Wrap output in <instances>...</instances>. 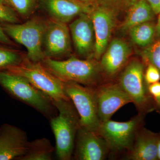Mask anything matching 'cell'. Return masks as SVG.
I'll list each match as a JSON object with an SVG mask.
<instances>
[{
	"instance_id": "cell-1",
	"label": "cell",
	"mask_w": 160,
	"mask_h": 160,
	"mask_svg": "<svg viewBox=\"0 0 160 160\" xmlns=\"http://www.w3.org/2000/svg\"><path fill=\"white\" fill-rule=\"evenodd\" d=\"M57 115L50 119V126L56 142V154L58 159H71L80 127V117L70 100L52 102Z\"/></svg>"
},
{
	"instance_id": "cell-2",
	"label": "cell",
	"mask_w": 160,
	"mask_h": 160,
	"mask_svg": "<svg viewBox=\"0 0 160 160\" xmlns=\"http://www.w3.org/2000/svg\"><path fill=\"white\" fill-rule=\"evenodd\" d=\"M42 63L63 82H74L90 88L103 83L99 62L94 58L81 59L71 57L67 60L59 61L46 58Z\"/></svg>"
},
{
	"instance_id": "cell-3",
	"label": "cell",
	"mask_w": 160,
	"mask_h": 160,
	"mask_svg": "<svg viewBox=\"0 0 160 160\" xmlns=\"http://www.w3.org/2000/svg\"><path fill=\"white\" fill-rule=\"evenodd\" d=\"M0 86L13 97L46 117L51 119L57 115L55 112H58L57 109L50 98L22 76L0 70Z\"/></svg>"
},
{
	"instance_id": "cell-4",
	"label": "cell",
	"mask_w": 160,
	"mask_h": 160,
	"mask_svg": "<svg viewBox=\"0 0 160 160\" xmlns=\"http://www.w3.org/2000/svg\"><path fill=\"white\" fill-rule=\"evenodd\" d=\"M144 66L139 60L129 61L120 73L117 82L131 99L138 113L146 115L156 110V108L145 82Z\"/></svg>"
},
{
	"instance_id": "cell-5",
	"label": "cell",
	"mask_w": 160,
	"mask_h": 160,
	"mask_svg": "<svg viewBox=\"0 0 160 160\" xmlns=\"http://www.w3.org/2000/svg\"><path fill=\"white\" fill-rule=\"evenodd\" d=\"M25 78L35 88L50 98L52 102L70 100L64 91V82L51 73L41 62H32L23 58L18 66L5 70Z\"/></svg>"
},
{
	"instance_id": "cell-6",
	"label": "cell",
	"mask_w": 160,
	"mask_h": 160,
	"mask_svg": "<svg viewBox=\"0 0 160 160\" xmlns=\"http://www.w3.org/2000/svg\"><path fill=\"white\" fill-rule=\"evenodd\" d=\"M145 116L138 113L126 122L110 119L101 122L98 133L106 141L110 153L116 154L129 151L138 131L144 126Z\"/></svg>"
},
{
	"instance_id": "cell-7",
	"label": "cell",
	"mask_w": 160,
	"mask_h": 160,
	"mask_svg": "<svg viewBox=\"0 0 160 160\" xmlns=\"http://www.w3.org/2000/svg\"><path fill=\"white\" fill-rule=\"evenodd\" d=\"M47 22L34 18L23 24H6L3 26L7 35L26 47L27 58L32 62H41L45 58L43 43Z\"/></svg>"
},
{
	"instance_id": "cell-8",
	"label": "cell",
	"mask_w": 160,
	"mask_h": 160,
	"mask_svg": "<svg viewBox=\"0 0 160 160\" xmlns=\"http://www.w3.org/2000/svg\"><path fill=\"white\" fill-rule=\"evenodd\" d=\"M65 93L80 117V127L98 132L101 122L93 88L72 82H63Z\"/></svg>"
},
{
	"instance_id": "cell-9",
	"label": "cell",
	"mask_w": 160,
	"mask_h": 160,
	"mask_svg": "<svg viewBox=\"0 0 160 160\" xmlns=\"http://www.w3.org/2000/svg\"><path fill=\"white\" fill-rule=\"evenodd\" d=\"M93 89L101 122L110 119L120 108L132 102L117 82H103Z\"/></svg>"
},
{
	"instance_id": "cell-10",
	"label": "cell",
	"mask_w": 160,
	"mask_h": 160,
	"mask_svg": "<svg viewBox=\"0 0 160 160\" xmlns=\"http://www.w3.org/2000/svg\"><path fill=\"white\" fill-rule=\"evenodd\" d=\"M43 48L45 58L54 59L70 53L71 37L66 23L53 19L47 22Z\"/></svg>"
},
{
	"instance_id": "cell-11",
	"label": "cell",
	"mask_w": 160,
	"mask_h": 160,
	"mask_svg": "<svg viewBox=\"0 0 160 160\" xmlns=\"http://www.w3.org/2000/svg\"><path fill=\"white\" fill-rule=\"evenodd\" d=\"M76 52L83 59L93 58L95 36L90 13L80 15L69 25Z\"/></svg>"
},
{
	"instance_id": "cell-12",
	"label": "cell",
	"mask_w": 160,
	"mask_h": 160,
	"mask_svg": "<svg viewBox=\"0 0 160 160\" xmlns=\"http://www.w3.org/2000/svg\"><path fill=\"white\" fill-rule=\"evenodd\" d=\"M110 153L106 141L98 132L79 127L73 152L75 159L104 160Z\"/></svg>"
},
{
	"instance_id": "cell-13",
	"label": "cell",
	"mask_w": 160,
	"mask_h": 160,
	"mask_svg": "<svg viewBox=\"0 0 160 160\" xmlns=\"http://www.w3.org/2000/svg\"><path fill=\"white\" fill-rule=\"evenodd\" d=\"M95 36L93 58L99 61L109 45L115 26V11L106 6H101L90 12Z\"/></svg>"
},
{
	"instance_id": "cell-14",
	"label": "cell",
	"mask_w": 160,
	"mask_h": 160,
	"mask_svg": "<svg viewBox=\"0 0 160 160\" xmlns=\"http://www.w3.org/2000/svg\"><path fill=\"white\" fill-rule=\"evenodd\" d=\"M29 141L19 127L5 123L0 127V160H19L25 154Z\"/></svg>"
},
{
	"instance_id": "cell-15",
	"label": "cell",
	"mask_w": 160,
	"mask_h": 160,
	"mask_svg": "<svg viewBox=\"0 0 160 160\" xmlns=\"http://www.w3.org/2000/svg\"><path fill=\"white\" fill-rule=\"evenodd\" d=\"M130 54L128 43L121 39H113L100 59L103 76L108 78H114L126 66Z\"/></svg>"
},
{
	"instance_id": "cell-16",
	"label": "cell",
	"mask_w": 160,
	"mask_h": 160,
	"mask_svg": "<svg viewBox=\"0 0 160 160\" xmlns=\"http://www.w3.org/2000/svg\"><path fill=\"white\" fill-rule=\"evenodd\" d=\"M158 133L141 127L138 131L131 148L125 158L130 160H158Z\"/></svg>"
},
{
	"instance_id": "cell-17",
	"label": "cell",
	"mask_w": 160,
	"mask_h": 160,
	"mask_svg": "<svg viewBox=\"0 0 160 160\" xmlns=\"http://www.w3.org/2000/svg\"><path fill=\"white\" fill-rule=\"evenodd\" d=\"M43 7L52 19L66 23L83 13L91 12L88 6L72 0H41Z\"/></svg>"
},
{
	"instance_id": "cell-18",
	"label": "cell",
	"mask_w": 160,
	"mask_h": 160,
	"mask_svg": "<svg viewBox=\"0 0 160 160\" xmlns=\"http://www.w3.org/2000/svg\"><path fill=\"white\" fill-rule=\"evenodd\" d=\"M155 13L146 0H138L129 8L126 19L120 27L125 32L130 28L146 22H151Z\"/></svg>"
},
{
	"instance_id": "cell-19",
	"label": "cell",
	"mask_w": 160,
	"mask_h": 160,
	"mask_svg": "<svg viewBox=\"0 0 160 160\" xmlns=\"http://www.w3.org/2000/svg\"><path fill=\"white\" fill-rule=\"evenodd\" d=\"M55 149L46 138L29 142L26 153L19 160H51Z\"/></svg>"
},
{
	"instance_id": "cell-20",
	"label": "cell",
	"mask_w": 160,
	"mask_h": 160,
	"mask_svg": "<svg viewBox=\"0 0 160 160\" xmlns=\"http://www.w3.org/2000/svg\"><path fill=\"white\" fill-rule=\"evenodd\" d=\"M128 31L132 42L137 46L142 47L150 46L156 33V26L151 22L133 26Z\"/></svg>"
},
{
	"instance_id": "cell-21",
	"label": "cell",
	"mask_w": 160,
	"mask_h": 160,
	"mask_svg": "<svg viewBox=\"0 0 160 160\" xmlns=\"http://www.w3.org/2000/svg\"><path fill=\"white\" fill-rule=\"evenodd\" d=\"M5 4L24 17L32 14L35 7V0H5Z\"/></svg>"
},
{
	"instance_id": "cell-22",
	"label": "cell",
	"mask_w": 160,
	"mask_h": 160,
	"mask_svg": "<svg viewBox=\"0 0 160 160\" xmlns=\"http://www.w3.org/2000/svg\"><path fill=\"white\" fill-rule=\"evenodd\" d=\"M23 58L15 52L0 49V70H5L22 62Z\"/></svg>"
},
{
	"instance_id": "cell-23",
	"label": "cell",
	"mask_w": 160,
	"mask_h": 160,
	"mask_svg": "<svg viewBox=\"0 0 160 160\" xmlns=\"http://www.w3.org/2000/svg\"><path fill=\"white\" fill-rule=\"evenodd\" d=\"M0 21L10 23L17 24L19 22L16 12L6 5H0Z\"/></svg>"
},
{
	"instance_id": "cell-24",
	"label": "cell",
	"mask_w": 160,
	"mask_h": 160,
	"mask_svg": "<svg viewBox=\"0 0 160 160\" xmlns=\"http://www.w3.org/2000/svg\"><path fill=\"white\" fill-rule=\"evenodd\" d=\"M145 82L147 86L159 82L160 71L157 67L152 64H148L144 73Z\"/></svg>"
},
{
	"instance_id": "cell-25",
	"label": "cell",
	"mask_w": 160,
	"mask_h": 160,
	"mask_svg": "<svg viewBox=\"0 0 160 160\" xmlns=\"http://www.w3.org/2000/svg\"><path fill=\"white\" fill-rule=\"evenodd\" d=\"M138 0H102L104 6L115 11L116 9L129 8Z\"/></svg>"
},
{
	"instance_id": "cell-26",
	"label": "cell",
	"mask_w": 160,
	"mask_h": 160,
	"mask_svg": "<svg viewBox=\"0 0 160 160\" xmlns=\"http://www.w3.org/2000/svg\"><path fill=\"white\" fill-rule=\"evenodd\" d=\"M148 91L153 99L160 98V82H157L148 86Z\"/></svg>"
},
{
	"instance_id": "cell-27",
	"label": "cell",
	"mask_w": 160,
	"mask_h": 160,
	"mask_svg": "<svg viewBox=\"0 0 160 160\" xmlns=\"http://www.w3.org/2000/svg\"><path fill=\"white\" fill-rule=\"evenodd\" d=\"M151 7L155 14L158 15L160 12V0H146Z\"/></svg>"
},
{
	"instance_id": "cell-28",
	"label": "cell",
	"mask_w": 160,
	"mask_h": 160,
	"mask_svg": "<svg viewBox=\"0 0 160 160\" xmlns=\"http://www.w3.org/2000/svg\"><path fill=\"white\" fill-rule=\"evenodd\" d=\"M0 42L8 45H12V42L4 31L2 27L0 26Z\"/></svg>"
},
{
	"instance_id": "cell-29",
	"label": "cell",
	"mask_w": 160,
	"mask_h": 160,
	"mask_svg": "<svg viewBox=\"0 0 160 160\" xmlns=\"http://www.w3.org/2000/svg\"><path fill=\"white\" fill-rule=\"evenodd\" d=\"M158 17L157 23L156 26V34L158 36L160 37V12L158 14Z\"/></svg>"
},
{
	"instance_id": "cell-30",
	"label": "cell",
	"mask_w": 160,
	"mask_h": 160,
	"mask_svg": "<svg viewBox=\"0 0 160 160\" xmlns=\"http://www.w3.org/2000/svg\"><path fill=\"white\" fill-rule=\"evenodd\" d=\"M155 105L156 110L160 112V98H158L153 99Z\"/></svg>"
},
{
	"instance_id": "cell-31",
	"label": "cell",
	"mask_w": 160,
	"mask_h": 160,
	"mask_svg": "<svg viewBox=\"0 0 160 160\" xmlns=\"http://www.w3.org/2000/svg\"><path fill=\"white\" fill-rule=\"evenodd\" d=\"M158 160H160V132H158Z\"/></svg>"
},
{
	"instance_id": "cell-32",
	"label": "cell",
	"mask_w": 160,
	"mask_h": 160,
	"mask_svg": "<svg viewBox=\"0 0 160 160\" xmlns=\"http://www.w3.org/2000/svg\"><path fill=\"white\" fill-rule=\"evenodd\" d=\"M0 5H6L5 0H0Z\"/></svg>"
},
{
	"instance_id": "cell-33",
	"label": "cell",
	"mask_w": 160,
	"mask_h": 160,
	"mask_svg": "<svg viewBox=\"0 0 160 160\" xmlns=\"http://www.w3.org/2000/svg\"><path fill=\"white\" fill-rule=\"evenodd\" d=\"M81 2H82V1H83V2H90V1H91V0H81Z\"/></svg>"
},
{
	"instance_id": "cell-34",
	"label": "cell",
	"mask_w": 160,
	"mask_h": 160,
	"mask_svg": "<svg viewBox=\"0 0 160 160\" xmlns=\"http://www.w3.org/2000/svg\"><path fill=\"white\" fill-rule=\"evenodd\" d=\"M72 1H76V2H79V1H77V0H72Z\"/></svg>"
}]
</instances>
